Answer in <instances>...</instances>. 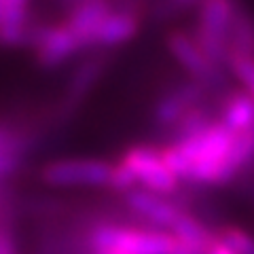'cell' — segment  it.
<instances>
[{"label": "cell", "mask_w": 254, "mask_h": 254, "mask_svg": "<svg viewBox=\"0 0 254 254\" xmlns=\"http://www.w3.org/2000/svg\"><path fill=\"white\" fill-rule=\"evenodd\" d=\"M121 163L131 172L138 187L148 190V193L165 197L170 193H176L180 187V180L176 178V174L163 161L161 148H153L148 144L131 146L123 153Z\"/></svg>", "instance_id": "cell-4"}, {"label": "cell", "mask_w": 254, "mask_h": 254, "mask_svg": "<svg viewBox=\"0 0 254 254\" xmlns=\"http://www.w3.org/2000/svg\"><path fill=\"white\" fill-rule=\"evenodd\" d=\"M203 91H205V87L193 81L189 85L176 87V89H172L170 93H165L163 98L157 102V106L153 110L155 123L161 127H174L190 108L199 106Z\"/></svg>", "instance_id": "cell-10"}, {"label": "cell", "mask_w": 254, "mask_h": 254, "mask_svg": "<svg viewBox=\"0 0 254 254\" xmlns=\"http://www.w3.org/2000/svg\"><path fill=\"white\" fill-rule=\"evenodd\" d=\"M199 4H187V2H161L155 4V9H150V13H155V19H172L170 15H178L187 9H197Z\"/></svg>", "instance_id": "cell-22"}, {"label": "cell", "mask_w": 254, "mask_h": 254, "mask_svg": "<svg viewBox=\"0 0 254 254\" xmlns=\"http://www.w3.org/2000/svg\"><path fill=\"white\" fill-rule=\"evenodd\" d=\"M227 68H231V72L237 76L246 91L254 98V58H242V55H231L229 58Z\"/></svg>", "instance_id": "cell-20"}, {"label": "cell", "mask_w": 254, "mask_h": 254, "mask_svg": "<svg viewBox=\"0 0 254 254\" xmlns=\"http://www.w3.org/2000/svg\"><path fill=\"white\" fill-rule=\"evenodd\" d=\"M30 4L26 0H0V28L28 26Z\"/></svg>", "instance_id": "cell-18"}, {"label": "cell", "mask_w": 254, "mask_h": 254, "mask_svg": "<svg viewBox=\"0 0 254 254\" xmlns=\"http://www.w3.org/2000/svg\"><path fill=\"white\" fill-rule=\"evenodd\" d=\"M168 49L172 58L195 78V83H199L201 87H218L222 83L220 66H216L201 51V47L197 45L193 36L185 34V32H170Z\"/></svg>", "instance_id": "cell-6"}, {"label": "cell", "mask_w": 254, "mask_h": 254, "mask_svg": "<svg viewBox=\"0 0 254 254\" xmlns=\"http://www.w3.org/2000/svg\"><path fill=\"white\" fill-rule=\"evenodd\" d=\"M127 205L138 214L140 218L148 220L155 227H163V229H172L176 225V220L182 216V210L178 205H174L168 201L163 195H155L148 193L144 189H136L129 195H125Z\"/></svg>", "instance_id": "cell-12"}, {"label": "cell", "mask_w": 254, "mask_h": 254, "mask_svg": "<svg viewBox=\"0 0 254 254\" xmlns=\"http://www.w3.org/2000/svg\"><path fill=\"white\" fill-rule=\"evenodd\" d=\"M32 49L36 51V60L43 68H58L68 60H72L78 51H83V45L64 21L58 26L36 28Z\"/></svg>", "instance_id": "cell-8"}, {"label": "cell", "mask_w": 254, "mask_h": 254, "mask_svg": "<svg viewBox=\"0 0 254 254\" xmlns=\"http://www.w3.org/2000/svg\"><path fill=\"white\" fill-rule=\"evenodd\" d=\"M229 53L254 58V15L244 4H235L231 32H229Z\"/></svg>", "instance_id": "cell-13"}, {"label": "cell", "mask_w": 254, "mask_h": 254, "mask_svg": "<svg viewBox=\"0 0 254 254\" xmlns=\"http://www.w3.org/2000/svg\"><path fill=\"white\" fill-rule=\"evenodd\" d=\"M113 6L115 4L102 2V0H87V2H76L70 6L66 15V23L81 41L83 49H93L95 32L102 26V21L110 15Z\"/></svg>", "instance_id": "cell-11"}, {"label": "cell", "mask_w": 254, "mask_h": 254, "mask_svg": "<svg viewBox=\"0 0 254 254\" xmlns=\"http://www.w3.org/2000/svg\"><path fill=\"white\" fill-rule=\"evenodd\" d=\"M108 189L117 190V193L129 195L131 190H136V189H138V182H136V178L131 176V172L127 170L121 161H119V163H115V168H113V176H110V185H108Z\"/></svg>", "instance_id": "cell-21"}, {"label": "cell", "mask_w": 254, "mask_h": 254, "mask_svg": "<svg viewBox=\"0 0 254 254\" xmlns=\"http://www.w3.org/2000/svg\"><path fill=\"white\" fill-rule=\"evenodd\" d=\"M220 121L235 133L244 165L254 161V98L248 91H233L222 104Z\"/></svg>", "instance_id": "cell-7"}, {"label": "cell", "mask_w": 254, "mask_h": 254, "mask_svg": "<svg viewBox=\"0 0 254 254\" xmlns=\"http://www.w3.org/2000/svg\"><path fill=\"white\" fill-rule=\"evenodd\" d=\"M113 168L102 159H53L41 168V180L49 187H108Z\"/></svg>", "instance_id": "cell-5"}, {"label": "cell", "mask_w": 254, "mask_h": 254, "mask_svg": "<svg viewBox=\"0 0 254 254\" xmlns=\"http://www.w3.org/2000/svg\"><path fill=\"white\" fill-rule=\"evenodd\" d=\"M203 254H235V252H233L231 248H227V246L216 237V240H214V242L208 246V250H205Z\"/></svg>", "instance_id": "cell-23"}, {"label": "cell", "mask_w": 254, "mask_h": 254, "mask_svg": "<svg viewBox=\"0 0 254 254\" xmlns=\"http://www.w3.org/2000/svg\"><path fill=\"white\" fill-rule=\"evenodd\" d=\"M170 233L176 237V240H180L182 244H187L199 252H205L208 246L216 240V235H214L208 227H203L199 220L189 216L187 212H182V216L176 220V225L170 229Z\"/></svg>", "instance_id": "cell-16"}, {"label": "cell", "mask_w": 254, "mask_h": 254, "mask_svg": "<svg viewBox=\"0 0 254 254\" xmlns=\"http://www.w3.org/2000/svg\"><path fill=\"white\" fill-rule=\"evenodd\" d=\"M102 70H104V62L98 60V58L78 66V70L72 74L70 85H68V93H66L68 104H81L87 95H89V91L95 87L98 78L102 76Z\"/></svg>", "instance_id": "cell-15"}, {"label": "cell", "mask_w": 254, "mask_h": 254, "mask_svg": "<svg viewBox=\"0 0 254 254\" xmlns=\"http://www.w3.org/2000/svg\"><path fill=\"white\" fill-rule=\"evenodd\" d=\"M216 237L235 254H254V237L240 227H222Z\"/></svg>", "instance_id": "cell-19"}, {"label": "cell", "mask_w": 254, "mask_h": 254, "mask_svg": "<svg viewBox=\"0 0 254 254\" xmlns=\"http://www.w3.org/2000/svg\"><path fill=\"white\" fill-rule=\"evenodd\" d=\"M140 30V15L136 6L115 4L108 17L102 21L93 36V47H119L131 41Z\"/></svg>", "instance_id": "cell-9"}, {"label": "cell", "mask_w": 254, "mask_h": 254, "mask_svg": "<svg viewBox=\"0 0 254 254\" xmlns=\"http://www.w3.org/2000/svg\"><path fill=\"white\" fill-rule=\"evenodd\" d=\"M89 254H127V252H121V250H93V248H89Z\"/></svg>", "instance_id": "cell-24"}, {"label": "cell", "mask_w": 254, "mask_h": 254, "mask_svg": "<svg viewBox=\"0 0 254 254\" xmlns=\"http://www.w3.org/2000/svg\"><path fill=\"white\" fill-rule=\"evenodd\" d=\"M87 244L93 250H121L127 254H203L182 244L172 233L108 222L91 227L87 233Z\"/></svg>", "instance_id": "cell-2"}, {"label": "cell", "mask_w": 254, "mask_h": 254, "mask_svg": "<svg viewBox=\"0 0 254 254\" xmlns=\"http://www.w3.org/2000/svg\"><path fill=\"white\" fill-rule=\"evenodd\" d=\"M161 157L178 180L193 185H227L246 168L235 133L220 119L193 138L165 144Z\"/></svg>", "instance_id": "cell-1"}, {"label": "cell", "mask_w": 254, "mask_h": 254, "mask_svg": "<svg viewBox=\"0 0 254 254\" xmlns=\"http://www.w3.org/2000/svg\"><path fill=\"white\" fill-rule=\"evenodd\" d=\"M235 4L227 0H208L197 6V26L193 38L201 51L216 64H229V32H231Z\"/></svg>", "instance_id": "cell-3"}, {"label": "cell", "mask_w": 254, "mask_h": 254, "mask_svg": "<svg viewBox=\"0 0 254 254\" xmlns=\"http://www.w3.org/2000/svg\"><path fill=\"white\" fill-rule=\"evenodd\" d=\"M26 140L17 131L0 125V180L9 178L11 174L19 170V165L26 157Z\"/></svg>", "instance_id": "cell-14"}, {"label": "cell", "mask_w": 254, "mask_h": 254, "mask_svg": "<svg viewBox=\"0 0 254 254\" xmlns=\"http://www.w3.org/2000/svg\"><path fill=\"white\" fill-rule=\"evenodd\" d=\"M214 121L210 119L208 110L203 106H195L180 119V121L172 127L174 129V140H185V138H193L197 133H201L203 129H208Z\"/></svg>", "instance_id": "cell-17"}]
</instances>
